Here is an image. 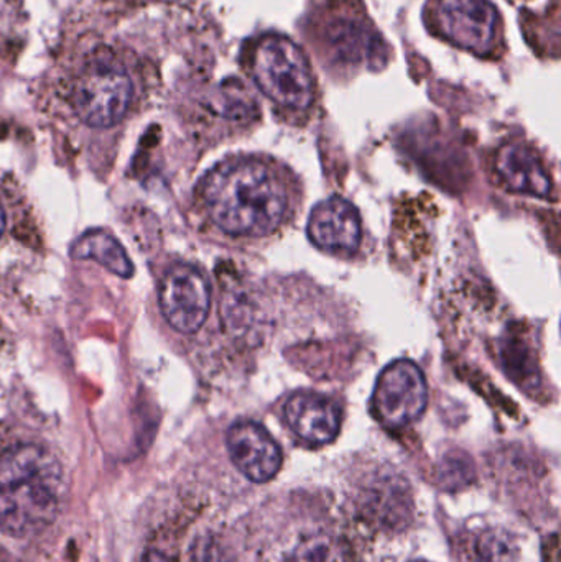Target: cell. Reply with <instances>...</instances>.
<instances>
[{
	"instance_id": "ba28073f",
	"label": "cell",
	"mask_w": 561,
	"mask_h": 562,
	"mask_svg": "<svg viewBox=\"0 0 561 562\" xmlns=\"http://www.w3.org/2000/svg\"><path fill=\"white\" fill-rule=\"evenodd\" d=\"M59 492L42 482L0 487V531L13 538L38 533L55 520Z\"/></svg>"
},
{
	"instance_id": "8fae6325",
	"label": "cell",
	"mask_w": 561,
	"mask_h": 562,
	"mask_svg": "<svg viewBox=\"0 0 561 562\" xmlns=\"http://www.w3.org/2000/svg\"><path fill=\"white\" fill-rule=\"evenodd\" d=\"M283 413L290 429L308 445H328L341 428L338 403L319 393H295L287 400Z\"/></svg>"
},
{
	"instance_id": "ac0fdd59",
	"label": "cell",
	"mask_w": 561,
	"mask_h": 562,
	"mask_svg": "<svg viewBox=\"0 0 561 562\" xmlns=\"http://www.w3.org/2000/svg\"><path fill=\"white\" fill-rule=\"evenodd\" d=\"M142 562H170V560H168L164 553H160V551H148Z\"/></svg>"
},
{
	"instance_id": "52a82bcc",
	"label": "cell",
	"mask_w": 561,
	"mask_h": 562,
	"mask_svg": "<svg viewBox=\"0 0 561 562\" xmlns=\"http://www.w3.org/2000/svg\"><path fill=\"white\" fill-rule=\"evenodd\" d=\"M211 288L200 270L171 267L160 281V307L165 319L181 334H193L210 314Z\"/></svg>"
},
{
	"instance_id": "2e32d148",
	"label": "cell",
	"mask_w": 561,
	"mask_h": 562,
	"mask_svg": "<svg viewBox=\"0 0 561 562\" xmlns=\"http://www.w3.org/2000/svg\"><path fill=\"white\" fill-rule=\"evenodd\" d=\"M191 562H236V560L220 538L207 535L194 541Z\"/></svg>"
},
{
	"instance_id": "7a4b0ae2",
	"label": "cell",
	"mask_w": 561,
	"mask_h": 562,
	"mask_svg": "<svg viewBox=\"0 0 561 562\" xmlns=\"http://www.w3.org/2000/svg\"><path fill=\"white\" fill-rule=\"evenodd\" d=\"M303 32L326 71L352 75L388 65L391 49L362 0H319Z\"/></svg>"
},
{
	"instance_id": "44dd1931",
	"label": "cell",
	"mask_w": 561,
	"mask_h": 562,
	"mask_svg": "<svg viewBox=\"0 0 561 562\" xmlns=\"http://www.w3.org/2000/svg\"><path fill=\"white\" fill-rule=\"evenodd\" d=\"M164 2H170V3H187L188 0H164Z\"/></svg>"
},
{
	"instance_id": "3957f363",
	"label": "cell",
	"mask_w": 561,
	"mask_h": 562,
	"mask_svg": "<svg viewBox=\"0 0 561 562\" xmlns=\"http://www.w3.org/2000/svg\"><path fill=\"white\" fill-rule=\"evenodd\" d=\"M244 71L272 104L292 114L310 111L316 101V79L303 49L282 33L254 36L240 53Z\"/></svg>"
},
{
	"instance_id": "9a60e30c",
	"label": "cell",
	"mask_w": 561,
	"mask_h": 562,
	"mask_svg": "<svg viewBox=\"0 0 561 562\" xmlns=\"http://www.w3.org/2000/svg\"><path fill=\"white\" fill-rule=\"evenodd\" d=\"M290 562H348V547L338 538L319 535L300 543Z\"/></svg>"
},
{
	"instance_id": "7c38bea8",
	"label": "cell",
	"mask_w": 561,
	"mask_h": 562,
	"mask_svg": "<svg viewBox=\"0 0 561 562\" xmlns=\"http://www.w3.org/2000/svg\"><path fill=\"white\" fill-rule=\"evenodd\" d=\"M42 482L63 487V468L58 459L38 445H16L0 454V487Z\"/></svg>"
},
{
	"instance_id": "5bb4252c",
	"label": "cell",
	"mask_w": 561,
	"mask_h": 562,
	"mask_svg": "<svg viewBox=\"0 0 561 562\" xmlns=\"http://www.w3.org/2000/svg\"><path fill=\"white\" fill-rule=\"evenodd\" d=\"M71 256L75 259L96 260L115 276L124 277V279H131L134 276V266L128 260L127 254L122 249L121 244L104 231H91L81 239L76 240Z\"/></svg>"
},
{
	"instance_id": "4fadbf2b",
	"label": "cell",
	"mask_w": 561,
	"mask_h": 562,
	"mask_svg": "<svg viewBox=\"0 0 561 562\" xmlns=\"http://www.w3.org/2000/svg\"><path fill=\"white\" fill-rule=\"evenodd\" d=\"M496 171L507 190L547 200L552 180L539 155L524 144H507L496 157Z\"/></svg>"
},
{
	"instance_id": "d6986e66",
	"label": "cell",
	"mask_w": 561,
	"mask_h": 562,
	"mask_svg": "<svg viewBox=\"0 0 561 562\" xmlns=\"http://www.w3.org/2000/svg\"><path fill=\"white\" fill-rule=\"evenodd\" d=\"M10 10V0H0V25H2L3 20L9 15Z\"/></svg>"
},
{
	"instance_id": "6da1fadb",
	"label": "cell",
	"mask_w": 561,
	"mask_h": 562,
	"mask_svg": "<svg viewBox=\"0 0 561 562\" xmlns=\"http://www.w3.org/2000/svg\"><path fill=\"white\" fill-rule=\"evenodd\" d=\"M203 200L213 223L236 237L269 236L283 223L289 203L276 171L254 158L213 168L203 181Z\"/></svg>"
},
{
	"instance_id": "7402d4cb",
	"label": "cell",
	"mask_w": 561,
	"mask_h": 562,
	"mask_svg": "<svg viewBox=\"0 0 561 562\" xmlns=\"http://www.w3.org/2000/svg\"><path fill=\"white\" fill-rule=\"evenodd\" d=\"M415 562H427V561H415Z\"/></svg>"
},
{
	"instance_id": "ffe728a7",
	"label": "cell",
	"mask_w": 561,
	"mask_h": 562,
	"mask_svg": "<svg viewBox=\"0 0 561 562\" xmlns=\"http://www.w3.org/2000/svg\"><path fill=\"white\" fill-rule=\"evenodd\" d=\"M3 229H5V214H3V210L0 207V236H2Z\"/></svg>"
},
{
	"instance_id": "30bf717a",
	"label": "cell",
	"mask_w": 561,
	"mask_h": 562,
	"mask_svg": "<svg viewBox=\"0 0 561 562\" xmlns=\"http://www.w3.org/2000/svg\"><path fill=\"white\" fill-rule=\"evenodd\" d=\"M308 236L325 252H355L362 236L358 210L343 198L335 196L323 201L312 211Z\"/></svg>"
},
{
	"instance_id": "e0dca14e",
	"label": "cell",
	"mask_w": 561,
	"mask_h": 562,
	"mask_svg": "<svg viewBox=\"0 0 561 562\" xmlns=\"http://www.w3.org/2000/svg\"><path fill=\"white\" fill-rule=\"evenodd\" d=\"M509 541L506 537H500L496 531L493 533L484 535L481 537L480 543H478V553L483 560L497 562L503 558L509 557Z\"/></svg>"
},
{
	"instance_id": "8992f818",
	"label": "cell",
	"mask_w": 561,
	"mask_h": 562,
	"mask_svg": "<svg viewBox=\"0 0 561 562\" xmlns=\"http://www.w3.org/2000/svg\"><path fill=\"white\" fill-rule=\"evenodd\" d=\"M372 400L378 418L385 426L401 428L417 422L428 403L424 372L411 360L391 363L379 376Z\"/></svg>"
},
{
	"instance_id": "5b68a950",
	"label": "cell",
	"mask_w": 561,
	"mask_h": 562,
	"mask_svg": "<svg viewBox=\"0 0 561 562\" xmlns=\"http://www.w3.org/2000/svg\"><path fill=\"white\" fill-rule=\"evenodd\" d=\"M134 98L131 75L117 63L96 58L76 75L69 91L72 111L85 124L112 127L127 114Z\"/></svg>"
},
{
	"instance_id": "277c9868",
	"label": "cell",
	"mask_w": 561,
	"mask_h": 562,
	"mask_svg": "<svg viewBox=\"0 0 561 562\" xmlns=\"http://www.w3.org/2000/svg\"><path fill=\"white\" fill-rule=\"evenodd\" d=\"M424 22L435 38L478 58L496 61L506 53L503 16L490 0H427Z\"/></svg>"
},
{
	"instance_id": "9c48e42d",
	"label": "cell",
	"mask_w": 561,
	"mask_h": 562,
	"mask_svg": "<svg viewBox=\"0 0 561 562\" xmlns=\"http://www.w3.org/2000/svg\"><path fill=\"white\" fill-rule=\"evenodd\" d=\"M226 445L237 471L254 484L272 481L282 468V449L259 423L239 422L231 426Z\"/></svg>"
}]
</instances>
